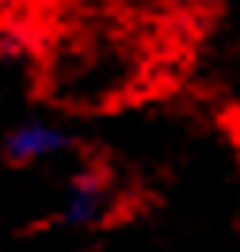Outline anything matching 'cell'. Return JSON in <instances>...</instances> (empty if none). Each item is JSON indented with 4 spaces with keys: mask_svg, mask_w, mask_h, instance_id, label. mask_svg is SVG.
<instances>
[{
    "mask_svg": "<svg viewBox=\"0 0 240 252\" xmlns=\"http://www.w3.org/2000/svg\"><path fill=\"white\" fill-rule=\"evenodd\" d=\"M69 130L57 123H46V119H27L8 130L4 138V157L12 164H38V160H50V157H61L69 149Z\"/></svg>",
    "mask_w": 240,
    "mask_h": 252,
    "instance_id": "1",
    "label": "cell"
},
{
    "mask_svg": "<svg viewBox=\"0 0 240 252\" xmlns=\"http://www.w3.org/2000/svg\"><path fill=\"white\" fill-rule=\"evenodd\" d=\"M111 206V184L107 176L99 172H80L73 176V184L65 188V199H61V218L69 225H92L107 214Z\"/></svg>",
    "mask_w": 240,
    "mask_h": 252,
    "instance_id": "2",
    "label": "cell"
}]
</instances>
